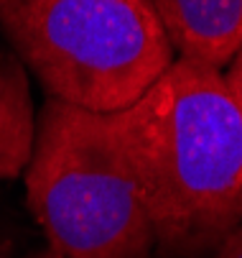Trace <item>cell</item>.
I'll use <instances>...</instances> for the list:
<instances>
[{"instance_id":"6da1fadb","label":"cell","mask_w":242,"mask_h":258,"mask_svg":"<svg viewBox=\"0 0 242 258\" xmlns=\"http://www.w3.org/2000/svg\"><path fill=\"white\" fill-rule=\"evenodd\" d=\"M105 120L166 255H201L242 225V110L222 69L179 56Z\"/></svg>"},{"instance_id":"7a4b0ae2","label":"cell","mask_w":242,"mask_h":258,"mask_svg":"<svg viewBox=\"0 0 242 258\" xmlns=\"http://www.w3.org/2000/svg\"><path fill=\"white\" fill-rule=\"evenodd\" d=\"M0 26L51 97L94 113L125 110L174 61L153 0H0Z\"/></svg>"},{"instance_id":"3957f363","label":"cell","mask_w":242,"mask_h":258,"mask_svg":"<svg viewBox=\"0 0 242 258\" xmlns=\"http://www.w3.org/2000/svg\"><path fill=\"white\" fill-rule=\"evenodd\" d=\"M28 207L64 258H148V212L105 113L49 97L26 166Z\"/></svg>"},{"instance_id":"277c9868","label":"cell","mask_w":242,"mask_h":258,"mask_svg":"<svg viewBox=\"0 0 242 258\" xmlns=\"http://www.w3.org/2000/svg\"><path fill=\"white\" fill-rule=\"evenodd\" d=\"M181 56L224 69L242 49V0H153Z\"/></svg>"},{"instance_id":"5b68a950","label":"cell","mask_w":242,"mask_h":258,"mask_svg":"<svg viewBox=\"0 0 242 258\" xmlns=\"http://www.w3.org/2000/svg\"><path fill=\"white\" fill-rule=\"evenodd\" d=\"M33 105L21 64L0 56V179H16L26 171L33 151Z\"/></svg>"},{"instance_id":"8992f818","label":"cell","mask_w":242,"mask_h":258,"mask_svg":"<svg viewBox=\"0 0 242 258\" xmlns=\"http://www.w3.org/2000/svg\"><path fill=\"white\" fill-rule=\"evenodd\" d=\"M224 82L232 92V97L237 100L239 110H242V49L234 54V59L227 64V72H224Z\"/></svg>"},{"instance_id":"52a82bcc","label":"cell","mask_w":242,"mask_h":258,"mask_svg":"<svg viewBox=\"0 0 242 258\" xmlns=\"http://www.w3.org/2000/svg\"><path fill=\"white\" fill-rule=\"evenodd\" d=\"M217 258H242V225H237L219 245Z\"/></svg>"},{"instance_id":"ba28073f","label":"cell","mask_w":242,"mask_h":258,"mask_svg":"<svg viewBox=\"0 0 242 258\" xmlns=\"http://www.w3.org/2000/svg\"><path fill=\"white\" fill-rule=\"evenodd\" d=\"M31 258H64V255H61V253H59V250L51 245L49 250H44V253H36V255H31Z\"/></svg>"},{"instance_id":"9c48e42d","label":"cell","mask_w":242,"mask_h":258,"mask_svg":"<svg viewBox=\"0 0 242 258\" xmlns=\"http://www.w3.org/2000/svg\"><path fill=\"white\" fill-rule=\"evenodd\" d=\"M0 258H6V250L3 248H0Z\"/></svg>"}]
</instances>
